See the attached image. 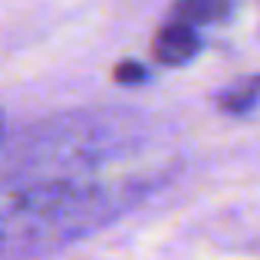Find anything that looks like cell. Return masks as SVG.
Returning a JSON list of instances; mask_svg holds the SVG:
<instances>
[{
	"label": "cell",
	"mask_w": 260,
	"mask_h": 260,
	"mask_svg": "<svg viewBox=\"0 0 260 260\" xmlns=\"http://www.w3.org/2000/svg\"><path fill=\"white\" fill-rule=\"evenodd\" d=\"M231 7H234V0H178L172 20H181L194 30H204L211 23H221L231 13Z\"/></svg>",
	"instance_id": "cell-4"
},
{
	"label": "cell",
	"mask_w": 260,
	"mask_h": 260,
	"mask_svg": "<svg viewBox=\"0 0 260 260\" xmlns=\"http://www.w3.org/2000/svg\"><path fill=\"white\" fill-rule=\"evenodd\" d=\"M217 109L234 119H260V76L241 79L217 95Z\"/></svg>",
	"instance_id": "cell-3"
},
{
	"label": "cell",
	"mask_w": 260,
	"mask_h": 260,
	"mask_svg": "<svg viewBox=\"0 0 260 260\" xmlns=\"http://www.w3.org/2000/svg\"><path fill=\"white\" fill-rule=\"evenodd\" d=\"M148 73L139 63H119L115 66V83H145Z\"/></svg>",
	"instance_id": "cell-5"
},
{
	"label": "cell",
	"mask_w": 260,
	"mask_h": 260,
	"mask_svg": "<svg viewBox=\"0 0 260 260\" xmlns=\"http://www.w3.org/2000/svg\"><path fill=\"white\" fill-rule=\"evenodd\" d=\"M155 152L115 122L33 128L0 155V260H37L145 198Z\"/></svg>",
	"instance_id": "cell-1"
},
{
	"label": "cell",
	"mask_w": 260,
	"mask_h": 260,
	"mask_svg": "<svg viewBox=\"0 0 260 260\" xmlns=\"http://www.w3.org/2000/svg\"><path fill=\"white\" fill-rule=\"evenodd\" d=\"M201 46H204L201 30L168 17V23L161 26L152 40V56H155L158 66H184L201 53Z\"/></svg>",
	"instance_id": "cell-2"
}]
</instances>
